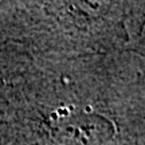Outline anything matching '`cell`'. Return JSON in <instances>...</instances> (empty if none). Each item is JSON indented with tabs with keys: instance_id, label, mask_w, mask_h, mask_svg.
Listing matches in <instances>:
<instances>
[{
	"instance_id": "1",
	"label": "cell",
	"mask_w": 145,
	"mask_h": 145,
	"mask_svg": "<svg viewBox=\"0 0 145 145\" xmlns=\"http://www.w3.org/2000/svg\"><path fill=\"white\" fill-rule=\"evenodd\" d=\"M114 136V124L95 112H59L50 124V137L58 145H108Z\"/></svg>"
}]
</instances>
